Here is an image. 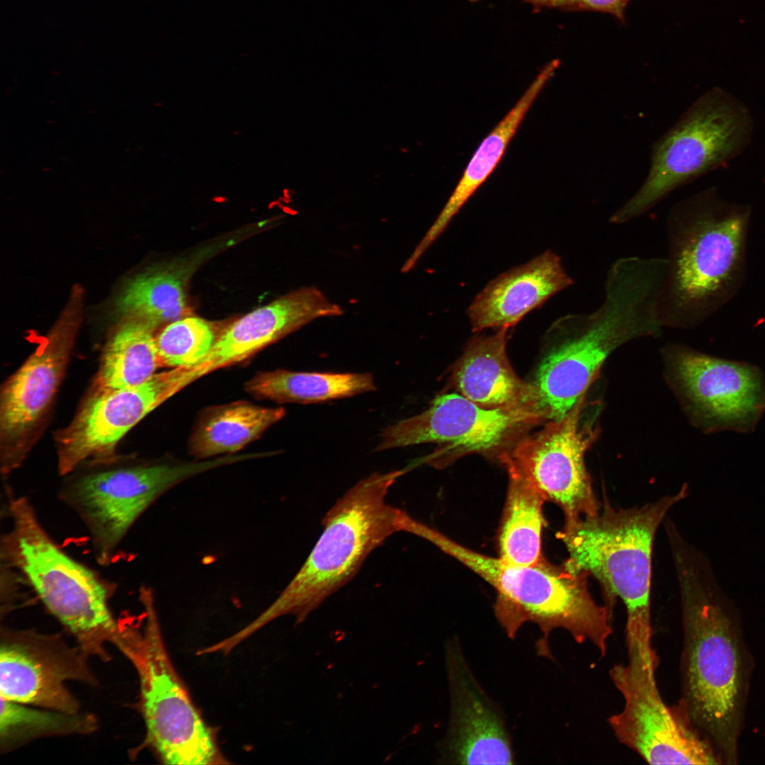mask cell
Wrapping results in <instances>:
<instances>
[{
  "mask_svg": "<svg viewBox=\"0 0 765 765\" xmlns=\"http://www.w3.org/2000/svg\"><path fill=\"white\" fill-rule=\"evenodd\" d=\"M673 557L684 627L678 707L722 764H737L754 658L736 608L712 589L703 562L688 552Z\"/></svg>",
  "mask_w": 765,
  "mask_h": 765,
  "instance_id": "6da1fadb",
  "label": "cell"
},
{
  "mask_svg": "<svg viewBox=\"0 0 765 765\" xmlns=\"http://www.w3.org/2000/svg\"><path fill=\"white\" fill-rule=\"evenodd\" d=\"M662 288L652 268L620 257L607 271L604 299L594 311L568 314L552 324L547 352L531 382L543 420L564 418L586 397L606 360L619 347L661 335Z\"/></svg>",
  "mask_w": 765,
  "mask_h": 765,
  "instance_id": "7a4b0ae2",
  "label": "cell"
},
{
  "mask_svg": "<svg viewBox=\"0 0 765 765\" xmlns=\"http://www.w3.org/2000/svg\"><path fill=\"white\" fill-rule=\"evenodd\" d=\"M750 217L749 206L721 198L714 188L671 208L659 306L664 328H694L737 294L745 278Z\"/></svg>",
  "mask_w": 765,
  "mask_h": 765,
  "instance_id": "3957f363",
  "label": "cell"
},
{
  "mask_svg": "<svg viewBox=\"0 0 765 765\" xmlns=\"http://www.w3.org/2000/svg\"><path fill=\"white\" fill-rule=\"evenodd\" d=\"M686 488L640 507L616 509L605 500L599 511L565 524L560 538L569 557L565 567L584 572L600 583L605 606L613 616L617 599L626 608L628 662L657 669L652 647L650 589L656 532Z\"/></svg>",
  "mask_w": 765,
  "mask_h": 765,
  "instance_id": "277c9868",
  "label": "cell"
},
{
  "mask_svg": "<svg viewBox=\"0 0 765 765\" xmlns=\"http://www.w3.org/2000/svg\"><path fill=\"white\" fill-rule=\"evenodd\" d=\"M403 470L375 472L350 488L327 513L324 530L299 571L279 596L239 630L246 639L274 619L297 621L348 583L366 558L392 533L403 531L404 511L386 503Z\"/></svg>",
  "mask_w": 765,
  "mask_h": 765,
  "instance_id": "5b68a950",
  "label": "cell"
},
{
  "mask_svg": "<svg viewBox=\"0 0 765 765\" xmlns=\"http://www.w3.org/2000/svg\"><path fill=\"white\" fill-rule=\"evenodd\" d=\"M416 534L478 574L497 592V616L509 637L526 621L543 633L538 652L550 655L552 630H566L577 643L590 642L601 647L613 632L607 607L592 598L584 572H572L563 565L542 561L524 566L506 562L469 549L421 523Z\"/></svg>",
  "mask_w": 765,
  "mask_h": 765,
  "instance_id": "8992f818",
  "label": "cell"
},
{
  "mask_svg": "<svg viewBox=\"0 0 765 765\" xmlns=\"http://www.w3.org/2000/svg\"><path fill=\"white\" fill-rule=\"evenodd\" d=\"M11 526L1 540V563L12 569L79 642L85 654L107 659L119 623L108 601L113 585L76 561L52 539L25 497L8 498Z\"/></svg>",
  "mask_w": 765,
  "mask_h": 765,
  "instance_id": "52a82bcc",
  "label": "cell"
},
{
  "mask_svg": "<svg viewBox=\"0 0 765 765\" xmlns=\"http://www.w3.org/2000/svg\"><path fill=\"white\" fill-rule=\"evenodd\" d=\"M139 599L144 608L142 628L120 623L113 644L138 674L146 743L165 764H229L215 730L205 722L173 666L152 589L142 586Z\"/></svg>",
  "mask_w": 765,
  "mask_h": 765,
  "instance_id": "ba28073f",
  "label": "cell"
},
{
  "mask_svg": "<svg viewBox=\"0 0 765 765\" xmlns=\"http://www.w3.org/2000/svg\"><path fill=\"white\" fill-rule=\"evenodd\" d=\"M754 126L749 108L730 93L718 87L706 91L655 142L646 179L609 222H630L678 188L726 164L748 146Z\"/></svg>",
  "mask_w": 765,
  "mask_h": 765,
  "instance_id": "9c48e42d",
  "label": "cell"
},
{
  "mask_svg": "<svg viewBox=\"0 0 765 765\" xmlns=\"http://www.w3.org/2000/svg\"><path fill=\"white\" fill-rule=\"evenodd\" d=\"M237 455L181 463L93 468L70 473L59 499L84 524L97 562L112 563L122 541L142 514L162 494L203 472L238 462Z\"/></svg>",
  "mask_w": 765,
  "mask_h": 765,
  "instance_id": "30bf717a",
  "label": "cell"
},
{
  "mask_svg": "<svg viewBox=\"0 0 765 765\" xmlns=\"http://www.w3.org/2000/svg\"><path fill=\"white\" fill-rule=\"evenodd\" d=\"M662 353L667 380L693 426L706 434L755 430L765 412L761 368L681 344H668Z\"/></svg>",
  "mask_w": 765,
  "mask_h": 765,
  "instance_id": "8fae6325",
  "label": "cell"
},
{
  "mask_svg": "<svg viewBox=\"0 0 765 765\" xmlns=\"http://www.w3.org/2000/svg\"><path fill=\"white\" fill-rule=\"evenodd\" d=\"M586 397L562 419L549 421L499 455L506 467L515 468L545 500L561 508L565 524L593 516L601 507L584 463L599 435L600 402L589 403Z\"/></svg>",
  "mask_w": 765,
  "mask_h": 765,
  "instance_id": "7c38bea8",
  "label": "cell"
},
{
  "mask_svg": "<svg viewBox=\"0 0 765 765\" xmlns=\"http://www.w3.org/2000/svg\"><path fill=\"white\" fill-rule=\"evenodd\" d=\"M542 421L527 407L488 409L460 394L446 393L424 412L383 429L375 451L437 443L428 460L432 464L470 453H502L521 432Z\"/></svg>",
  "mask_w": 765,
  "mask_h": 765,
  "instance_id": "4fadbf2b",
  "label": "cell"
},
{
  "mask_svg": "<svg viewBox=\"0 0 765 765\" xmlns=\"http://www.w3.org/2000/svg\"><path fill=\"white\" fill-rule=\"evenodd\" d=\"M656 671L630 662L610 669L625 703L608 719L617 739L650 764H722L678 706L664 701Z\"/></svg>",
  "mask_w": 765,
  "mask_h": 765,
  "instance_id": "5bb4252c",
  "label": "cell"
},
{
  "mask_svg": "<svg viewBox=\"0 0 765 765\" xmlns=\"http://www.w3.org/2000/svg\"><path fill=\"white\" fill-rule=\"evenodd\" d=\"M182 370L155 373L135 387L91 389L69 424L55 434L59 474L64 477L85 465L113 462L122 438L188 386Z\"/></svg>",
  "mask_w": 765,
  "mask_h": 765,
  "instance_id": "9a60e30c",
  "label": "cell"
},
{
  "mask_svg": "<svg viewBox=\"0 0 765 765\" xmlns=\"http://www.w3.org/2000/svg\"><path fill=\"white\" fill-rule=\"evenodd\" d=\"M74 324H58L3 384L0 463L3 476L19 468L43 429L68 365Z\"/></svg>",
  "mask_w": 765,
  "mask_h": 765,
  "instance_id": "2e32d148",
  "label": "cell"
},
{
  "mask_svg": "<svg viewBox=\"0 0 765 765\" xmlns=\"http://www.w3.org/2000/svg\"><path fill=\"white\" fill-rule=\"evenodd\" d=\"M0 648V696L26 705L77 713L68 680L91 682L85 654L49 636L6 633Z\"/></svg>",
  "mask_w": 765,
  "mask_h": 765,
  "instance_id": "e0dca14e",
  "label": "cell"
},
{
  "mask_svg": "<svg viewBox=\"0 0 765 765\" xmlns=\"http://www.w3.org/2000/svg\"><path fill=\"white\" fill-rule=\"evenodd\" d=\"M343 313L341 307L330 301L318 288H299L232 322L217 335L208 355L190 367L198 380L218 369L246 361L310 322Z\"/></svg>",
  "mask_w": 765,
  "mask_h": 765,
  "instance_id": "ac0fdd59",
  "label": "cell"
},
{
  "mask_svg": "<svg viewBox=\"0 0 765 765\" xmlns=\"http://www.w3.org/2000/svg\"><path fill=\"white\" fill-rule=\"evenodd\" d=\"M446 653L451 701L448 759L460 764H513L502 715L475 679L456 640L448 642Z\"/></svg>",
  "mask_w": 765,
  "mask_h": 765,
  "instance_id": "d6986e66",
  "label": "cell"
},
{
  "mask_svg": "<svg viewBox=\"0 0 765 765\" xmlns=\"http://www.w3.org/2000/svg\"><path fill=\"white\" fill-rule=\"evenodd\" d=\"M574 283L561 258L548 250L502 273L477 294L467 310L472 329H509Z\"/></svg>",
  "mask_w": 765,
  "mask_h": 765,
  "instance_id": "ffe728a7",
  "label": "cell"
},
{
  "mask_svg": "<svg viewBox=\"0 0 765 765\" xmlns=\"http://www.w3.org/2000/svg\"><path fill=\"white\" fill-rule=\"evenodd\" d=\"M507 330L472 339L454 367L451 382L459 394L482 407L523 406L537 412L531 384L517 376L508 359Z\"/></svg>",
  "mask_w": 765,
  "mask_h": 765,
  "instance_id": "44dd1931",
  "label": "cell"
},
{
  "mask_svg": "<svg viewBox=\"0 0 765 765\" xmlns=\"http://www.w3.org/2000/svg\"><path fill=\"white\" fill-rule=\"evenodd\" d=\"M559 66L560 60L557 59L548 62L514 106L482 142L438 217L407 259L409 266L414 267L416 264L462 206L496 168L526 113Z\"/></svg>",
  "mask_w": 765,
  "mask_h": 765,
  "instance_id": "7402d4cb",
  "label": "cell"
},
{
  "mask_svg": "<svg viewBox=\"0 0 765 765\" xmlns=\"http://www.w3.org/2000/svg\"><path fill=\"white\" fill-rule=\"evenodd\" d=\"M285 413L283 407H261L246 401L208 408L190 436L189 453L201 460L234 455L281 420Z\"/></svg>",
  "mask_w": 765,
  "mask_h": 765,
  "instance_id": "603a6c76",
  "label": "cell"
},
{
  "mask_svg": "<svg viewBox=\"0 0 765 765\" xmlns=\"http://www.w3.org/2000/svg\"><path fill=\"white\" fill-rule=\"evenodd\" d=\"M258 399L278 403L313 404L353 397L376 390L370 373L297 372L284 369L259 372L245 382Z\"/></svg>",
  "mask_w": 765,
  "mask_h": 765,
  "instance_id": "cb8c5ba5",
  "label": "cell"
},
{
  "mask_svg": "<svg viewBox=\"0 0 765 765\" xmlns=\"http://www.w3.org/2000/svg\"><path fill=\"white\" fill-rule=\"evenodd\" d=\"M155 329L136 319L122 324L104 347L91 389L131 387L150 379L160 367Z\"/></svg>",
  "mask_w": 765,
  "mask_h": 765,
  "instance_id": "d4e9b609",
  "label": "cell"
},
{
  "mask_svg": "<svg viewBox=\"0 0 765 765\" xmlns=\"http://www.w3.org/2000/svg\"><path fill=\"white\" fill-rule=\"evenodd\" d=\"M509 484L504 518L499 536V557L518 565L540 563L541 534L545 499L518 470L506 467Z\"/></svg>",
  "mask_w": 765,
  "mask_h": 765,
  "instance_id": "484cf974",
  "label": "cell"
},
{
  "mask_svg": "<svg viewBox=\"0 0 765 765\" xmlns=\"http://www.w3.org/2000/svg\"><path fill=\"white\" fill-rule=\"evenodd\" d=\"M188 273V269L176 266L137 276L120 293L117 311L155 328L186 317Z\"/></svg>",
  "mask_w": 765,
  "mask_h": 765,
  "instance_id": "4316f807",
  "label": "cell"
},
{
  "mask_svg": "<svg viewBox=\"0 0 765 765\" xmlns=\"http://www.w3.org/2000/svg\"><path fill=\"white\" fill-rule=\"evenodd\" d=\"M0 740L2 749L50 735L86 734L96 727L89 714L31 708L1 696Z\"/></svg>",
  "mask_w": 765,
  "mask_h": 765,
  "instance_id": "83f0119b",
  "label": "cell"
},
{
  "mask_svg": "<svg viewBox=\"0 0 765 765\" xmlns=\"http://www.w3.org/2000/svg\"><path fill=\"white\" fill-rule=\"evenodd\" d=\"M217 335L212 324L196 317H184L166 324L156 336L160 367L193 366L205 358Z\"/></svg>",
  "mask_w": 765,
  "mask_h": 765,
  "instance_id": "f1b7e54d",
  "label": "cell"
},
{
  "mask_svg": "<svg viewBox=\"0 0 765 765\" xmlns=\"http://www.w3.org/2000/svg\"><path fill=\"white\" fill-rule=\"evenodd\" d=\"M535 10L557 8L565 11H592L607 13L625 22L630 0H521Z\"/></svg>",
  "mask_w": 765,
  "mask_h": 765,
  "instance_id": "f546056e",
  "label": "cell"
},
{
  "mask_svg": "<svg viewBox=\"0 0 765 765\" xmlns=\"http://www.w3.org/2000/svg\"><path fill=\"white\" fill-rule=\"evenodd\" d=\"M465 1H470V2H475V1H477L479 0H465Z\"/></svg>",
  "mask_w": 765,
  "mask_h": 765,
  "instance_id": "4dcf8cb0",
  "label": "cell"
}]
</instances>
